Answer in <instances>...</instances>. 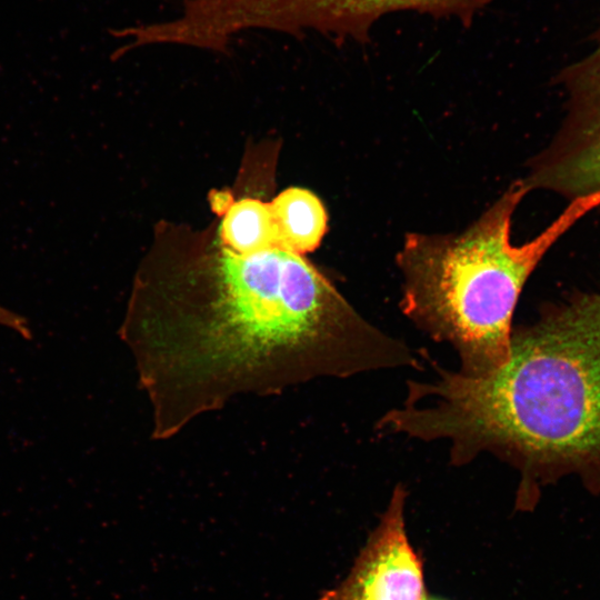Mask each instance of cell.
Wrapping results in <instances>:
<instances>
[{
	"label": "cell",
	"instance_id": "1",
	"mask_svg": "<svg viewBox=\"0 0 600 600\" xmlns=\"http://www.w3.org/2000/svg\"><path fill=\"white\" fill-rule=\"evenodd\" d=\"M118 333L159 440L238 394L420 367L412 349L369 323L304 256L282 247L240 254L214 228H157Z\"/></svg>",
	"mask_w": 600,
	"mask_h": 600
},
{
	"label": "cell",
	"instance_id": "2",
	"mask_svg": "<svg viewBox=\"0 0 600 600\" xmlns=\"http://www.w3.org/2000/svg\"><path fill=\"white\" fill-rule=\"evenodd\" d=\"M432 366L437 378L409 381L384 413L387 432L448 440L456 466L484 452L506 461L521 476L518 510L568 474L600 493V292H576L512 330L508 361L488 377Z\"/></svg>",
	"mask_w": 600,
	"mask_h": 600
},
{
	"label": "cell",
	"instance_id": "3",
	"mask_svg": "<svg viewBox=\"0 0 600 600\" xmlns=\"http://www.w3.org/2000/svg\"><path fill=\"white\" fill-rule=\"evenodd\" d=\"M528 191L517 180L463 232L409 233L398 252L402 312L453 347L466 377H488L508 361L512 314L528 278L566 232L600 208V193L576 198L542 232L514 246L511 221Z\"/></svg>",
	"mask_w": 600,
	"mask_h": 600
},
{
	"label": "cell",
	"instance_id": "4",
	"mask_svg": "<svg viewBox=\"0 0 600 600\" xmlns=\"http://www.w3.org/2000/svg\"><path fill=\"white\" fill-rule=\"evenodd\" d=\"M490 0H186L180 27L197 48L224 52L240 32L262 29L302 36L316 31L337 43H364L374 24L398 11L454 19L469 27Z\"/></svg>",
	"mask_w": 600,
	"mask_h": 600
},
{
	"label": "cell",
	"instance_id": "5",
	"mask_svg": "<svg viewBox=\"0 0 600 600\" xmlns=\"http://www.w3.org/2000/svg\"><path fill=\"white\" fill-rule=\"evenodd\" d=\"M594 50L556 76L568 96L566 117L550 144L534 156L524 182L569 201L600 193V27Z\"/></svg>",
	"mask_w": 600,
	"mask_h": 600
},
{
	"label": "cell",
	"instance_id": "6",
	"mask_svg": "<svg viewBox=\"0 0 600 600\" xmlns=\"http://www.w3.org/2000/svg\"><path fill=\"white\" fill-rule=\"evenodd\" d=\"M407 492L393 490L387 510L348 576L319 600H424L422 567L404 528Z\"/></svg>",
	"mask_w": 600,
	"mask_h": 600
},
{
	"label": "cell",
	"instance_id": "7",
	"mask_svg": "<svg viewBox=\"0 0 600 600\" xmlns=\"http://www.w3.org/2000/svg\"><path fill=\"white\" fill-rule=\"evenodd\" d=\"M280 246L304 256L314 251L328 231V213L310 190L291 187L270 201Z\"/></svg>",
	"mask_w": 600,
	"mask_h": 600
},
{
	"label": "cell",
	"instance_id": "8",
	"mask_svg": "<svg viewBox=\"0 0 600 600\" xmlns=\"http://www.w3.org/2000/svg\"><path fill=\"white\" fill-rule=\"evenodd\" d=\"M216 233L230 250L249 254L272 247H281L270 202L253 197H232L217 213Z\"/></svg>",
	"mask_w": 600,
	"mask_h": 600
},
{
	"label": "cell",
	"instance_id": "9",
	"mask_svg": "<svg viewBox=\"0 0 600 600\" xmlns=\"http://www.w3.org/2000/svg\"><path fill=\"white\" fill-rule=\"evenodd\" d=\"M0 326L14 331L24 339H31L32 331L28 321L20 314L0 306Z\"/></svg>",
	"mask_w": 600,
	"mask_h": 600
},
{
	"label": "cell",
	"instance_id": "10",
	"mask_svg": "<svg viewBox=\"0 0 600 600\" xmlns=\"http://www.w3.org/2000/svg\"><path fill=\"white\" fill-rule=\"evenodd\" d=\"M424 600H427V599H424ZM430 600H437V599H430Z\"/></svg>",
	"mask_w": 600,
	"mask_h": 600
}]
</instances>
